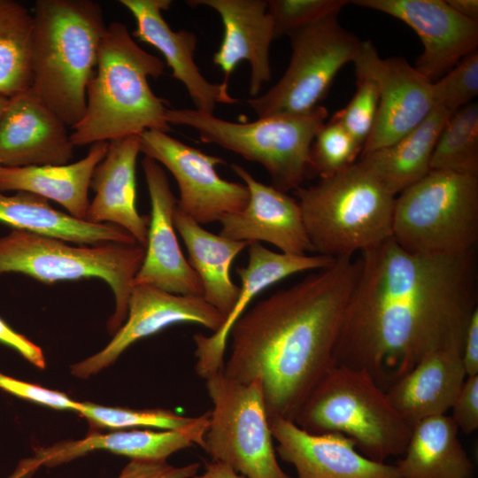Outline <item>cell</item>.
Instances as JSON below:
<instances>
[{
    "label": "cell",
    "instance_id": "6da1fadb",
    "mask_svg": "<svg viewBox=\"0 0 478 478\" xmlns=\"http://www.w3.org/2000/svg\"><path fill=\"white\" fill-rule=\"evenodd\" d=\"M358 259L335 365L366 371L387 391L425 356L462 351L478 308L476 249L460 256L417 254L390 237Z\"/></svg>",
    "mask_w": 478,
    "mask_h": 478
},
{
    "label": "cell",
    "instance_id": "7a4b0ae2",
    "mask_svg": "<svg viewBox=\"0 0 478 478\" xmlns=\"http://www.w3.org/2000/svg\"><path fill=\"white\" fill-rule=\"evenodd\" d=\"M358 270V258H335L258 301L233 325L222 372L241 383L259 379L269 420L294 421L335 365V346Z\"/></svg>",
    "mask_w": 478,
    "mask_h": 478
},
{
    "label": "cell",
    "instance_id": "3957f363",
    "mask_svg": "<svg viewBox=\"0 0 478 478\" xmlns=\"http://www.w3.org/2000/svg\"><path fill=\"white\" fill-rule=\"evenodd\" d=\"M165 63L134 40L127 27L107 25L98 48L96 73L86 92V111L70 138L74 146L110 142L146 130L167 133V102L156 96L149 77L164 73Z\"/></svg>",
    "mask_w": 478,
    "mask_h": 478
},
{
    "label": "cell",
    "instance_id": "277c9868",
    "mask_svg": "<svg viewBox=\"0 0 478 478\" xmlns=\"http://www.w3.org/2000/svg\"><path fill=\"white\" fill-rule=\"evenodd\" d=\"M31 91L66 126L86 111V92L106 30L92 0H37L33 12Z\"/></svg>",
    "mask_w": 478,
    "mask_h": 478
},
{
    "label": "cell",
    "instance_id": "5b68a950",
    "mask_svg": "<svg viewBox=\"0 0 478 478\" xmlns=\"http://www.w3.org/2000/svg\"><path fill=\"white\" fill-rule=\"evenodd\" d=\"M293 193L316 254L351 258L391 237L396 196L358 161Z\"/></svg>",
    "mask_w": 478,
    "mask_h": 478
},
{
    "label": "cell",
    "instance_id": "8992f818",
    "mask_svg": "<svg viewBox=\"0 0 478 478\" xmlns=\"http://www.w3.org/2000/svg\"><path fill=\"white\" fill-rule=\"evenodd\" d=\"M294 422L312 434H343L377 462L401 457L412 431L366 371L343 365H334L320 380Z\"/></svg>",
    "mask_w": 478,
    "mask_h": 478
},
{
    "label": "cell",
    "instance_id": "52a82bcc",
    "mask_svg": "<svg viewBox=\"0 0 478 478\" xmlns=\"http://www.w3.org/2000/svg\"><path fill=\"white\" fill-rule=\"evenodd\" d=\"M323 105L297 114H276L251 122H233L196 109H167L169 125L195 129L201 142L213 143L261 165L271 186L294 191L309 176L312 142L326 122Z\"/></svg>",
    "mask_w": 478,
    "mask_h": 478
},
{
    "label": "cell",
    "instance_id": "ba28073f",
    "mask_svg": "<svg viewBox=\"0 0 478 478\" xmlns=\"http://www.w3.org/2000/svg\"><path fill=\"white\" fill-rule=\"evenodd\" d=\"M55 237L13 229L0 237V275L19 273L44 283L99 278L112 289L115 309L107 322L114 335L127 316L133 281L143 261L139 243L70 244Z\"/></svg>",
    "mask_w": 478,
    "mask_h": 478
},
{
    "label": "cell",
    "instance_id": "9c48e42d",
    "mask_svg": "<svg viewBox=\"0 0 478 478\" xmlns=\"http://www.w3.org/2000/svg\"><path fill=\"white\" fill-rule=\"evenodd\" d=\"M391 238L417 254L460 256L475 250L478 177L430 170L396 196Z\"/></svg>",
    "mask_w": 478,
    "mask_h": 478
},
{
    "label": "cell",
    "instance_id": "30bf717a",
    "mask_svg": "<svg viewBox=\"0 0 478 478\" xmlns=\"http://www.w3.org/2000/svg\"><path fill=\"white\" fill-rule=\"evenodd\" d=\"M212 403L203 449L245 478H292L280 466L259 379L233 381L222 370L205 378Z\"/></svg>",
    "mask_w": 478,
    "mask_h": 478
},
{
    "label": "cell",
    "instance_id": "8fae6325",
    "mask_svg": "<svg viewBox=\"0 0 478 478\" xmlns=\"http://www.w3.org/2000/svg\"><path fill=\"white\" fill-rule=\"evenodd\" d=\"M289 66L265 94L247 100L258 118L297 114L317 107L337 73L353 62L361 41L331 16L287 35Z\"/></svg>",
    "mask_w": 478,
    "mask_h": 478
},
{
    "label": "cell",
    "instance_id": "7c38bea8",
    "mask_svg": "<svg viewBox=\"0 0 478 478\" xmlns=\"http://www.w3.org/2000/svg\"><path fill=\"white\" fill-rule=\"evenodd\" d=\"M139 138L140 151L164 166L175 179L180 193L177 207L198 224L219 221L246 206V185L222 179L216 170L217 166L226 165L222 158L206 154L158 130H146Z\"/></svg>",
    "mask_w": 478,
    "mask_h": 478
},
{
    "label": "cell",
    "instance_id": "4fadbf2b",
    "mask_svg": "<svg viewBox=\"0 0 478 478\" xmlns=\"http://www.w3.org/2000/svg\"><path fill=\"white\" fill-rule=\"evenodd\" d=\"M352 63L356 76L371 80L379 93L374 126L361 154L395 143L434 108L432 82L405 58H382L371 41H361Z\"/></svg>",
    "mask_w": 478,
    "mask_h": 478
},
{
    "label": "cell",
    "instance_id": "5bb4252c",
    "mask_svg": "<svg viewBox=\"0 0 478 478\" xmlns=\"http://www.w3.org/2000/svg\"><path fill=\"white\" fill-rule=\"evenodd\" d=\"M224 321L225 317L203 296L177 295L150 285H133L125 322L104 348L73 365L71 374L81 379L95 375L114 363L134 343L169 326L197 324L214 333Z\"/></svg>",
    "mask_w": 478,
    "mask_h": 478
},
{
    "label": "cell",
    "instance_id": "9a60e30c",
    "mask_svg": "<svg viewBox=\"0 0 478 478\" xmlns=\"http://www.w3.org/2000/svg\"><path fill=\"white\" fill-rule=\"evenodd\" d=\"M350 3L390 15L410 27L423 50L413 66L431 82L478 47V21L456 12L443 0H355Z\"/></svg>",
    "mask_w": 478,
    "mask_h": 478
},
{
    "label": "cell",
    "instance_id": "2e32d148",
    "mask_svg": "<svg viewBox=\"0 0 478 478\" xmlns=\"http://www.w3.org/2000/svg\"><path fill=\"white\" fill-rule=\"evenodd\" d=\"M142 167L150 195L151 212L143 261L133 285L146 284L177 295L202 296L196 272L181 250L173 214L178 198L173 195L164 168L144 157Z\"/></svg>",
    "mask_w": 478,
    "mask_h": 478
},
{
    "label": "cell",
    "instance_id": "e0dca14e",
    "mask_svg": "<svg viewBox=\"0 0 478 478\" xmlns=\"http://www.w3.org/2000/svg\"><path fill=\"white\" fill-rule=\"evenodd\" d=\"M209 411L178 429H116L108 433L91 430L78 440L62 441L38 448L33 457L21 461L31 475L39 467H54L95 451H107L137 460H166L172 454L194 445L204 447Z\"/></svg>",
    "mask_w": 478,
    "mask_h": 478
},
{
    "label": "cell",
    "instance_id": "ac0fdd59",
    "mask_svg": "<svg viewBox=\"0 0 478 478\" xmlns=\"http://www.w3.org/2000/svg\"><path fill=\"white\" fill-rule=\"evenodd\" d=\"M269 424L275 451L295 467L297 478H400L395 465L366 458L343 434L309 433L282 418Z\"/></svg>",
    "mask_w": 478,
    "mask_h": 478
},
{
    "label": "cell",
    "instance_id": "d6986e66",
    "mask_svg": "<svg viewBox=\"0 0 478 478\" xmlns=\"http://www.w3.org/2000/svg\"><path fill=\"white\" fill-rule=\"evenodd\" d=\"M231 169L246 185L249 200L241 212L220 218L219 235L251 243L266 242L288 254L312 251L297 199L257 181L240 165L232 164Z\"/></svg>",
    "mask_w": 478,
    "mask_h": 478
},
{
    "label": "cell",
    "instance_id": "ffe728a7",
    "mask_svg": "<svg viewBox=\"0 0 478 478\" xmlns=\"http://www.w3.org/2000/svg\"><path fill=\"white\" fill-rule=\"evenodd\" d=\"M248 264L236 268L241 280L240 293L223 325L211 335L200 333L193 335L197 359L195 369L202 378L205 379L223 369L230 330L257 295L289 276L325 268L335 260L320 254L294 255L275 252L260 243H251L248 246Z\"/></svg>",
    "mask_w": 478,
    "mask_h": 478
},
{
    "label": "cell",
    "instance_id": "44dd1931",
    "mask_svg": "<svg viewBox=\"0 0 478 478\" xmlns=\"http://www.w3.org/2000/svg\"><path fill=\"white\" fill-rule=\"evenodd\" d=\"M66 127L30 89L10 97L0 120V166L67 164L75 146Z\"/></svg>",
    "mask_w": 478,
    "mask_h": 478
},
{
    "label": "cell",
    "instance_id": "7402d4cb",
    "mask_svg": "<svg viewBox=\"0 0 478 478\" xmlns=\"http://www.w3.org/2000/svg\"><path fill=\"white\" fill-rule=\"evenodd\" d=\"M190 6L213 9L223 24V37L213 55V63L223 73L221 82L228 80L237 65L247 61L251 66L249 92L258 96L265 83L271 81L270 45L274 40V25L267 13L266 0H190Z\"/></svg>",
    "mask_w": 478,
    "mask_h": 478
},
{
    "label": "cell",
    "instance_id": "603a6c76",
    "mask_svg": "<svg viewBox=\"0 0 478 478\" xmlns=\"http://www.w3.org/2000/svg\"><path fill=\"white\" fill-rule=\"evenodd\" d=\"M136 21L131 34L139 41L150 44L164 56L172 69V76L186 88L196 110L212 114L217 104H234L232 97L222 83H212L199 71L194 61L197 44V35L189 30H173L162 12L167 11L170 0H120Z\"/></svg>",
    "mask_w": 478,
    "mask_h": 478
},
{
    "label": "cell",
    "instance_id": "cb8c5ba5",
    "mask_svg": "<svg viewBox=\"0 0 478 478\" xmlns=\"http://www.w3.org/2000/svg\"><path fill=\"white\" fill-rule=\"evenodd\" d=\"M140 152L139 135L109 142L106 154L91 178L95 196L86 220L119 226L145 247L150 216L141 215L136 208L135 166Z\"/></svg>",
    "mask_w": 478,
    "mask_h": 478
},
{
    "label": "cell",
    "instance_id": "d4e9b609",
    "mask_svg": "<svg viewBox=\"0 0 478 478\" xmlns=\"http://www.w3.org/2000/svg\"><path fill=\"white\" fill-rule=\"evenodd\" d=\"M466 378L460 351H437L420 359L386 393L394 408L412 427L423 419L446 414Z\"/></svg>",
    "mask_w": 478,
    "mask_h": 478
},
{
    "label": "cell",
    "instance_id": "484cf974",
    "mask_svg": "<svg viewBox=\"0 0 478 478\" xmlns=\"http://www.w3.org/2000/svg\"><path fill=\"white\" fill-rule=\"evenodd\" d=\"M109 142L90 144L77 162L60 166H0V191H26L61 204L73 217L86 220L89 189L96 166L104 158Z\"/></svg>",
    "mask_w": 478,
    "mask_h": 478
},
{
    "label": "cell",
    "instance_id": "4316f807",
    "mask_svg": "<svg viewBox=\"0 0 478 478\" xmlns=\"http://www.w3.org/2000/svg\"><path fill=\"white\" fill-rule=\"evenodd\" d=\"M173 222L188 251V262L200 279L203 297L226 318L240 293L230 277V267L251 243L211 233L177 205Z\"/></svg>",
    "mask_w": 478,
    "mask_h": 478
},
{
    "label": "cell",
    "instance_id": "83f0119b",
    "mask_svg": "<svg viewBox=\"0 0 478 478\" xmlns=\"http://www.w3.org/2000/svg\"><path fill=\"white\" fill-rule=\"evenodd\" d=\"M0 222L14 229L55 237L75 244L137 243L122 227L79 220L54 209L49 200L26 191L8 196L0 191Z\"/></svg>",
    "mask_w": 478,
    "mask_h": 478
},
{
    "label": "cell",
    "instance_id": "f1b7e54d",
    "mask_svg": "<svg viewBox=\"0 0 478 478\" xmlns=\"http://www.w3.org/2000/svg\"><path fill=\"white\" fill-rule=\"evenodd\" d=\"M451 416L423 419L412 427L404 454L395 464L400 478H474V466Z\"/></svg>",
    "mask_w": 478,
    "mask_h": 478
},
{
    "label": "cell",
    "instance_id": "f546056e",
    "mask_svg": "<svg viewBox=\"0 0 478 478\" xmlns=\"http://www.w3.org/2000/svg\"><path fill=\"white\" fill-rule=\"evenodd\" d=\"M452 112L435 105L426 119L395 143L361 154L358 161L394 196L423 178L439 135Z\"/></svg>",
    "mask_w": 478,
    "mask_h": 478
},
{
    "label": "cell",
    "instance_id": "4dcf8cb0",
    "mask_svg": "<svg viewBox=\"0 0 478 478\" xmlns=\"http://www.w3.org/2000/svg\"><path fill=\"white\" fill-rule=\"evenodd\" d=\"M33 14L14 0H0V92L12 97L31 87Z\"/></svg>",
    "mask_w": 478,
    "mask_h": 478
},
{
    "label": "cell",
    "instance_id": "1f68e13d",
    "mask_svg": "<svg viewBox=\"0 0 478 478\" xmlns=\"http://www.w3.org/2000/svg\"><path fill=\"white\" fill-rule=\"evenodd\" d=\"M431 170L478 177V104L474 101L453 112L436 141Z\"/></svg>",
    "mask_w": 478,
    "mask_h": 478
},
{
    "label": "cell",
    "instance_id": "d6a6232c",
    "mask_svg": "<svg viewBox=\"0 0 478 478\" xmlns=\"http://www.w3.org/2000/svg\"><path fill=\"white\" fill-rule=\"evenodd\" d=\"M78 413L96 428L128 429L150 428L154 429H178L191 423L195 417L180 415L162 408L131 409L81 402Z\"/></svg>",
    "mask_w": 478,
    "mask_h": 478
},
{
    "label": "cell",
    "instance_id": "836d02e7",
    "mask_svg": "<svg viewBox=\"0 0 478 478\" xmlns=\"http://www.w3.org/2000/svg\"><path fill=\"white\" fill-rule=\"evenodd\" d=\"M363 147L335 118L325 122L317 133L310 151L309 175H333L356 163Z\"/></svg>",
    "mask_w": 478,
    "mask_h": 478
},
{
    "label": "cell",
    "instance_id": "e575fe53",
    "mask_svg": "<svg viewBox=\"0 0 478 478\" xmlns=\"http://www.w3.org/2000/svg\"><path fill=\"white\" fill-rule=\"evenodd\" d=\"M349 3L345 0H267L266 11L273 21L274 39L328 17L338 16Z\"/></svg>",
    "mask_w": 478,
    "mask_h": 478
},
{
    "label": "cell",
    "instance_id": "d590c367",
    "mask_svg": "<svg viewBox=\"0 0 478 478\" xmlns=\"http://www.w3.org/2000/svg\"><path fill=\"white\" fill-rule=\"evenodd\" d=\"M478 95V50L461 58L447 73L432 82L435 105L453 112Z\"/></svg>",
    "mask_w": 478,
    "mask_h": 478
},
{
    "label": "cell",
    "instance_id": "8d00e7d4",
    "mask_svg": "<svg viewBox=\"0 0 478 478\" xmlns=\"http://www.w3.org/2000/svg\"><path fill=\"white\" fill-rule=\"evenodd\" d=\"M357 77V89L349 104L338 111L333 118L362 147L369 137L376 120L379 93L375 84L369 79Z\"/></svg>",
    "mask_w": 478,
    "mask_h": 478
},
{
    "label": "cell",
    "instance_id": "74e56055",
    "mask_svg": "<svg viewBox=\"0 0 478 478\" xmlns=\"http://www.w3.org/2000/svg\"><path fill=\"white\" fill-rule=\"evenodd\" d=\"M0 389L19 398L57 410H69L78 412L81 405V402L70 398L65 393L24 382L1 372Z\"/></svg>",
    "mask_w": 478,
    "mask_h": 478
},
{
    "label": "cell",
    "instance_id": "f35d334b",
    "mask_svg": "<svg viewBox=\"0 0 478 478\" xmlns=\"http://www.w3.org/2000/svg\"><path fill=\"white\" fill-rule=\"evenodd\" d=\"M200 468L197 462L174 466L166 460L131 459L117 478H194Z\"/></svg>",
    "mask_w": 478,
    "mask_h": 478
},
{
    "label": "cell",
    "instance_id": "ab89813d",
    "mask_svg": "<svg viewBox=\"0 0 478 478\" xmlns=\"http://www.w3.org/2000/svg\"><path fill=\"white\" fill-rule=\"evenodd\" d=\"M459 430L472 434L478 428V375L466 376L451 409Z\"/></svg>",
    "mask_w": 478,
    "mask_h": 478
},
{
    "label": "cell",
    "instance_id": "60d3db41",
    "mask_svg": "<svg viewBox=\"0 0 478 478\" xmlns=\"http://www.w3.org/2000/svg\"><path fill=\"white\" fill-rule=\"evenodd\" d=\"M0 343L16 351L24 358L40 369L46 366V360L42 349L25 335L12 328L0 318Z\"/></svg>",
    "mask_w": 478,
    "mask_h": 478
},
{
    "label": "cell",
    "instance_id": "b9f144b4",
    "mask_svg": "<svg viewBox=\"0 0 478 478\" xmlns=\"http://www.w3.org/2000/svg\"><path fill=\"white\" fill-rule=\"evenodd\" d=\"M461 358L466 376L478 375V308L474 312L469 320L463 343Z\"/></svg>",
    "mask_w": 478,
    "mask_h": 478
},
{
    "label": "cell",
    "instance_id": "7bdbcfd3",
    "mask_svg": "<svg viewBox=\"0 0 478 478\" xmlns=\"http://www.w3.org/2000/svg\"><path fill=\"white\" fill-rule=\"evenodd\" d=\"M194 478H245L242 474L235 472L228 466L211 461L206 464L204 471L201 474H197Z\"/></svg>",
    "mask_w": 478,
    "mask_h": 478
},
{
    "label": "cell",
    "instance_id": "ee69618b",
    "mask_svg": "<svg viewBox=\"0 0 478 478\" xmlns=\"http://www.w3.org/2000/svg\"><path fill=\"white\" fill-rule=\"evenodd\" d=\"M446 3L461 16L478 21L477 0H447Z\"/></svg>",
    "mask_w": 478,
    "mask_h": 478
},
{
    "label": "cell",
    "instance_id": "f6af8a7d",
    "mask_svg": "<svg viewBox=\"0 0 478 478\" xmlns=\"http://www.w3.org/2000/svg\"><path fill=\"white\" fill-rule=\"evenodd\" d=\"M10 97L0 92V120L9 103Z\"/></svg>",
    "mask_w": 478,
    "mask_h": 478
},
{
    "label": "cell",
    "instance_id": "bcb514c9",
    "mask_svg": "<svg viewBox=\"0 0 478 478\" xmlns=\"http://www.w3.org/2000/svg\"><path fill=\"white\" fill-rule=\"evenodd\" d=\"M9 478H12V477H9Z\"/></svg>",
    "mask_w": 478,
    "mask_h": 478
}]
</instances>
